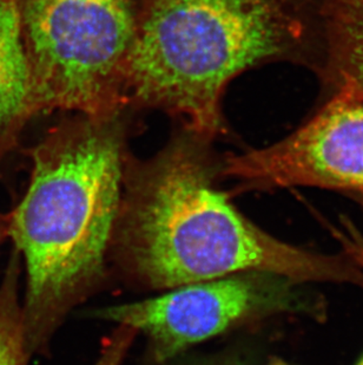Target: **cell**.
Returning <instances> with one entry per match:
<instances>
[{"label":"cell","instance_id":"8fae6325","mask_svg":"<svg viewBox=\"0 0 363 365\" xmlns=\"http://www.w3.org/2000/svg\"><path fill=\"white\" fill-rule=\"evenodd\" d=\"M137 334L131 327L118 325L112 336L104 341L100 359L95 365H122Z\"/></svg>","mask_w":363,"mask_h":365},{"label":"cell","instance_id":"277c9868","mask_svg":"<svg viewBox=\"0 0 363 365\" xmlns=\"http://www.w3.org/2000/svg\"><path fill=\"white\" fill-rule=\"evenodd\" d=\"M28 70V116L130 109L136 0H18Z\"/></svg>","mask_w":363,"mask_h":365},{"label":"cell","instance_id":"8992f818","mask_svg":"<svg viewBox=\"0 0 363 365\" xmlns=\"http://www.w3.org/2000/svg\"><path fill=\"white\" fill-rule=\"evenodd\" d=\"M221 176L253 188L314 187L363 193V95L337 90L296 130L222 160Z\"/></svg>","mask_w":363,"mask_h":365},{"label":"cell","instance_id":"52a82bcc","mask_svg":"<svg viewBox=\"0 0 363 365\" xmlns=\"http://www.w3.org/2000/svg\"><path fill=\"white\" fill-rule=\"evenodd\" d=\"M326 38L323 96L342 89L363 95V0H326Z\"/></svg>","mask_w":363,"mask_h":365},{"label":"cell","instance_id":"7c38bea8","mask_svg":"<svg viewBox=\"0 0 363 365\" xmlns=\"http://www.w3.org/2000/svg\"><path fill=\"white\" fill-rule=\"evenodd\" d=\"M347 197H349L350 199H353L354 201H357V203H360L361 206H363V193H349L346 194Z\"/></svg>","mask_w":363,"mask_h":365},{"label":"cell","instance_id":"9c48e42d","mask_svg":"<svg viewBox=\"0 0 363 365\" xmlns=\"http://www.w3.org/2000/svg\"><path fill=\"white\" fill-rule=\"evenodd\" d=\"M19 274L21 259L14 252L0 284V365H26L30 357L23 307L18 300Z\"/></svg>","mask_w":363,"mask_h":365},{"label":"cell","instance_id":"5bb4252c","mask_svg":"<svg viewBox=\"0 0 363 365\" xmlns=\"http://www.w3.org/2000/svg\"><path fill=\"white\" fill-rule=\"evenodd\" d=\"M271 365H287V364H283V363H274V364H271Z\"/></svg>","mask_w":363,"mask_h":365},{"label":"cell","instance_id":"ba28073f","mask_svg":"<svg viewBox=\"0 0 363 365\" xmlns=\"http://www.w3.org/2000/svg\"><path fill=\"white\" fill-rule=\"evenodd\" d=\"M28 120V70L18 0H0V143L12 147Z\"/></svg>","mask_w":363,"mask_h":365},{"label":"cell","instance_id":"7a4b0ae2","mask_svg":"<svg viewBox=\"0 0 363 365\" xmlns=\"http://www.w3.org/2000/svg\"><path fill=\"white\" fill-rule=\"evenodd\" d=\"M131 108H152L215 140L226 88L248 70L287 63L322 75L326 0H136Z\"/></svg>","mask_w":363,"mask_h":365},{"label":"cell","instance_id":"3957f363","mask_svg":"<svg viewBox=\"0 0 363 365\" xmlns=\"http://www.w3.org/2000/svg\"><path fill=\"white\" fill-rule=\"evenodd\" d=\"M127 111L77 114L30 152V185L7 224L26 267L21 307L30 354L44 348L68 311L103 277L129 156Z\"/></svg>","mask_w":363,"mask_h":365},{"label":"cell","instance_id":"6da1fadb","mask_svg":"<svg viewBox=\"0 0 363 365\" xmlns=\"http://www.w3.org/2000/svg\"><path fill=\"white\" fill-rule=\"evenodd\" d=\"M211 142L182 127L154 158L127 156L110 247L125 272L157 289L248 272L363 287L344 253L295 247L243 217L215 186L222 163Z\"/></svg>","mask_w":363,"mask_h":365},{"label":"cell","instance_id":"9a60e30c","mask_svg":"<svg viewBox=\"0 0 363 365\" xmlns=\"http://www.w3.org/2000/svg\"><path fill=\"white\" fill-rule=\"evenodd\" d=\"M357 365H363V359H361L360 362H359V364Z\"/></svg>","mask_w":363,"mask_h":365},{"label":"cell","instance_id":"30bf717a","mask_svg":"<svg viewBox=\"0 0 363 365\" xmlns=\"http://www.w3.org/2000/svg\"><path fill=\"white\" fill-rule=\"evenodd\" d=\"M328 226L343 253L363 269V235L359 228L346 217H340L339 225L328 224Z\"/></svg>","mask_w":363,"mask_h":365},{"label":"cell","instance_id":"4fadbf2b","mask_svg":"<svg viewBox=\"0 0 363 365\" xmlns=\"http://www.w3.org/2000/svg\"><path fill=\"white\" fill-rule=\"evenodd\" d=\"M9 149H11L9 145H4V143H0V159H1V156H3L4 154H5L7 150H9Z\"/></svg>","mask_w":363,"mask_h":365},{"label":"cell","instance_id":"5b68a950","mask_svg":"<svg viewBox=\"0 0 363 365\" xmlns=\"http://www.w3.org/2000/svg\"><path fill=\"white\" fill-rule=\"evenodd\" d=\"M298 283L270 273L248 272L175 287L163 296L107 307L97 317L147 334L157 362L240 322L305 310Z\"/></svg>","mask_w":363,"mask_h":365}]
</instances>
